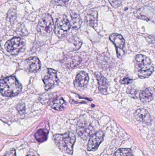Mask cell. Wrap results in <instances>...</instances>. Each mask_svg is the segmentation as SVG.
I'll use <instances>...</instances> for the list:
<instances>
[{
    "mask_svg": "<svg viewBox=\"0 0 155 156\" xmlns=\"http://www.w3.org/2000/svg\"><path fill=\"white\" fill-rule=\"evenodd\" d=\"M109 39L114 44L117 49H122L124 47L125 42L121 34L114 33L110 36Z\"/></svg>",
    "mask_w": 155,
    "mask_h": 156,
    "instance_id": "16",
    "label": "cell"
},
{
    "mask_svg": "<svg viewBox=\"0 0 155 156\" xmlns=\"http://www.w3.org/2000/svg\"><path fill=\"white\" fill-rule=\"evenodd\" d=\"M104 133L102 131H99L92 135L87 144V150L89 151L96 150L100 144L103 141Z\"/></svg>",
    "mask_w": 155,
    "mask_h": 156,
    "instance_id": "8",
    "label": "cell"
},
{
    "mask_svg": "<svg viewBox=\"0 0 155 156\" xmlns=\"http://www.w3.org/2000/svg\"><path fill=\"white\" fill-rule=\"evenodd\" d=\"M71 27L72 26V28L74 30H77L80 28L82 24V19L80 17L79 15L76 13L71 14Z\"/></svg>",
    "mask_w": 155,
    "mask_h": 156,
    "instance_id": "18",
    "label": "cell"
},
{
    "mask_svg": "<svg viewBox=\"0 0 155 156\" xmlns=\"http://www.w3.org/2000/svg\"><path fill=\"white\" fill-rule=\"evenodd\" d=\"M89 77L88 74L84 71L79 72L75 80V86L80 89H84L87 86L89 82Z\"/></svg>",
    "mask_w": 155,
    "mask_h": 156,
    "instance_id": "10",
    "label": "cell"
},
{
    "mask_svg": "<svg viewBox=\"0 0 155 156\" xmlns=\"http://www.w3.org/2000/svg\"><path fill=\"white\" fill-rule=\"evenodd\" d=\"M43 80L45 90H48L52 89L58 82L56 71L52 69H48L46 75L43 79Z\"/></svg>",
    "mask_w": 155,
    "mask_h": 156,
    "instance_id": "7",
    "label": "cell"
},
{
    "mask_svg": "<svg viewBox=\"0 0 155 156\" xmlns=\"http://www.w3.org/2000/svg\"><path fill=\"white\" fill-rule=\"evenodd\" d=\"M65 61L66 66L68 68H73L80 64L81 58L78 56H72L67 57Z\"/></svg>",
    "mask_w": 155,
    "mask_h": 156,
    "instance_id": "19",
    "label": "cell"
},
{
    "mask_svg": "<svg viewBox=\"0 0 155 156\" xmlns=\"http://www.w3.org/2000/svg\"><path fill=\"white\" fill-rule=\"evenodd\" d=\"M26 156H35L32 155H27Z\"/></svg>",
    "mask_w": 155,
    "mask_h": 156,
    "instance_id": "26",
    "label": "cell"
},
{
    "mask_svg": "<svg viewBox=\"0 0 155 156\" xmlns=\"http://www.w3.org/2000/svg\"><path fill=\"white\" fill-rule=\"evenodd\" d=\"M135 67L137 75L142 79L149 77L154 71L153 65L151 59L141 54L136 56Z\"/></svg>",
    "mask_w": 155,
    "mask_h": 156,
    "instance_id": "1",
    "label": "cell"
},
{
    "mask_svg": "<svg viewBox=\"0 0 155 156\" xmlns=\"http://www.w3.org/2000/svg\"><path fill=\"white\" fill-rule=\"evenodd\" d=\"M25 46L24 40L20 37H15L6 42L5 48L6 51L12 55L19 54Z\"/></svg>",
    "mask_w": 155,
    "mask_h": 156,
    "instance_id": "6",
    "label": "cell"
},
{
    "mask_svg": "<svg viewBox=\"0 0 155 156\" xmlns=\"http://www.w3.org/2000/svg\"><path fill=\"white\" fill-rule=\"evenodd\" d=\"M132 81V80L129 78H125L121 81V83L123 84H128Z\"/></svg>",
    "mask_w": 155,
    "mask_h": 156,
    "instance_id": "23",
    "label": "cell"
},
{
    "mask_svg": "<svg viewBox=\"0 0 155 156\" xmlns=\"http://www.w3.org/2000/svg\"><path fill=\"white\" fill-rule=\"evenodd\" d=\"M55 143L59 149L66 154H72L76 140V136L72 133L54 136Z\"/></svg>",
    "mask_w": 155,
    "mask_h": 156,
    "instance_id": "3",
    "label": "cell"
},
{
    "mask_svg": "<svg viewBox=\"0 0 155 156\" xmlns=\"http://www.w3.org/2000/svg\"><path fill=\"white\" fill-rule=\"evenodd\" d=\"M154 96V90L153 88H147L141 91L140 94L141 101L144 103L151 101Z\"/></svg>",
    "mask_w": 155,
    "mask_h": 156,
    "instance_id": "14",
    "label": "cell"
},
{
    "mask_svg": "<svg viewBox=\"0 0 155 156\" xmlns=\"http://www.w3.org/2000/svg\"><path fill=\"white\" fill-rule=\"evenodd\" d=\"M114 156H133L132 151L128 148H121L118 149Z\"/></svg>",
    "mask_w": 155,
    "mask_h": 156,
    "instance_id": "21",
    "label": "cell"
},
{
    "mask_svg": "<svg viewBox=\"0 0 155 156\" xmlns=\"http://www.w3.org/2000/svg\"><path fill=\"white\" fill-rule=\"evenodd\" d=\"M134 117L137 121L147 124L151 122V118L149 112L147 110L143 108H140L136 111Z\"/></svg>",
    "mask_w": 155,
    "mask_h": 156,
    "instance_id": "11",
    "label": "cell"
},
{
    "mask_svg": "<svg viewBox=\"0 0 155 156\" xmlns=\"http://www.w3.org/2000/svg\"><path fill=\"white\" fill-rule=\"evenodd\" d=\"M112 1V2H111V4L113 5L114 3L116 2V4L118 5V3L119 2H119V0H111Z\"/></svg>",
    "mask_w": 155,
    "mask_h": 156,
    "instance_id": "25",
    "label": "cell"
},
{
    "mask_svg": "<svg viewBox=\"0 0 155 156\" xmlns=\"http://www.w3.org/2000/svg\"><path fill=\"white\" fill-rule=\"evenodd\" d=\"M50 105L55 110L62 111L66 106V103L62 97L57 96L52 99Z\"/></svg>",
    "mask_w": 155,
    "mask_h": 156,
    "instance_id": "15",
    "label": "cell"
},
{
    "mask_svg": "<svg viewBox=\"0 0 155 156\" xmlns=\"http://www.w3.org/2000/svg\"><path fill=\"white\" fill-rule=\"evenodd\" d=\"M69 0H52V4L56 5L65 6L67 4Z\"/></svg>",
    "mask_w": 155,
    "mask_h": 156,
    "instance_id": "22",
    "label": "cell"
},
{
    "mask_svg": "<svg viewBox=\"0 0 155 156\" xmlns=\"http://www.w3.org/2000/svg\"><path fill=\"white\" fill-rule=\"evenodd\" d=\"M21 90L22 86L14 77H8L0 80V92L3 96H15Z\"/></svg>",
    "mask_w": 155,
    "mask_h": 156,
    "instance_id": "2",
    "label": "cell"
},
{
    "mask_svg": "<svg viewBox=\"0 0 155 156\" xmlns=\"http://www.w3.org/2000/svg\"><path fill=\"white\" fill-rule=\"evenodd\" d=\"M77 133L78 135L83 138H86L92 136L93 128L89 124L84 122H80L77 126Z\"/></svg>",
    "mask_w": 155,
    "mask_h": 156,
    "instance_id": "9",
    "label": "cell"
},
{
    "mask_svg": "<svg viewBox=\"0 0 155 156\" xmlns=\"http://www.w3.org/2000/svg\"><path fill=\"white\" fill-rule=\"evenodd\" d=\"M97 13L95 11L89 12L85 17L86 23L88 25L95 27L97 24Z\"/></svg>",
    "mask_w": 155,
    "mask_h": 156,
    "instance_id": "17",
    "label": "cell"
},
{
    "mask_svg": "<svg viewBox=\"0 0 155 156\" xmlns=\"http://www.w3.org/2000/svg\"><path fill=\"white\" fill-rule=\"evenodd\" d=\"M26 68L30 72H36L41 68V62L37 57H31L25 61Z\"/></svg>",
    "mask_w": 155,
    "mask_h": 156,
    "instance_id": "12",
    "label": "cell"
},
{
    "mask_svg": "<svg viewBox=\"0 0 155 156\" xmlns=\"http://www.w3.org/2000/svg\"><path fill=\"white\" fill-rule=\"evenodd\" d=\"M53 27V21L49 14H45L39 20L37 30L41 34L46 35L52 32Z\"/></svg>",
    "mask_w": 155,
    "mask_h": 156,
    "instance_id": "4",
    "label": "cell"
},
{
    "mask_svg": "<svg viewBox=\"0 0 155 156\" xmlns=\"http://www.w3.org/2000/svg\"><path fill=\"white\" fill-rule=\"evenodd\" d=\"M5 156H16V155H15V153L14 150H13V151H10L8 154H6Z\"/></svg>",
    "mask_w": 155,
    "mask_h": 156,
    "instance_id": "24",
    "label": "cell"
},
{
    "mask_svg": "<svg viewBox=\"0 0 155 156\" xmlns=\"http://www.w3.org/2000/svg\"><path fill=\"white\" fill-rule=\"evenodd\" d=\"M70 27L71 23L67 16L65 15H60L56 20L55 33L58 37H63L66 35Z\"/></svg>",
    "mask_w": 155,
    "mask_h": 156,
    "instance_id": "5",
    "label": "cell"
},
{
    "mask_svg": "<svg viewBox=\"0 0 155 156\" xmlns=\"http://www.w3.org/2000/svg\"><path fill=\"white\" fill-rule=\"evenodd\" d=\"M48 133V132L47 130L45 129H40L35 133V139L38 142L41 143L44 142L47 139Z\"/></svg>",
    "mask_w": 155,
    "mask_h": 156,
    "instance_id": "20",
    "label": "cell"
},
{
    "mask_svg": "<svg viewBox=\"0 0 155 156\" xmlns=\"http://www.w3.org/2000/svg\"><path fill=\"white\" fill-rule=\"evenodd\" d=\"M95 76L98 81L99 91L103 94H106L108 88V82L107 80L102 75V74L98 72L95 73Z\"/></svg>",
    "mask_w": 155,
    "mask_h": 156,
    "instance_id": "13",
    "label": "cell"
}]
</instances>
